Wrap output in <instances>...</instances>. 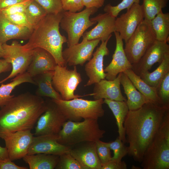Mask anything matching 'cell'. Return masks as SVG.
I'll use <instances>...</instances> for the list:
<instances>
[{
    "instance_id": "obj_39",
    "label": "cell",
    "mask_w": 169,
    "mask_h": 169,
    "mask_svg": "<svg viewBox=\"0 0 169 169\" xmlns=\"http://www.w3.org/2000/svg\"><path fill=\"white\" fill-rule=\"evenodd\" d=\"M95 142L97 153L102 165L111 160V150L107 142L102 141L100 140Z\"/></svg>"
},
{
    "instance_id": "obj_38",
    "label": "cell",
    "mask_w": 169,
    "mask_h": 169,
    "mask_svg": "<svg viewBox=\"0 0 169 169\" xmlns=\"http://www.w3.org/2000/svg\"><path fill=\"white\" fill-rule=\"evenodd\" d=\"M40 4L47 14H57L63 12L61 0H33Z\"/></svg>"
},
{
    "instance_id": "obj_12",
    "label": "cell",
    "mask_w": 169,
    "mask_h": 169,
    "mask_svg": "<svg viewBox=\"0 0 169 169\" xmlns=\"http://www.w3.org/2000/svg\"><path fill=\"white\" fill-rule=\"evenodd\" d=\"M33 134L31 130H23L14 132L0 134V138L4 141L9 159L12 161L23 158L28 154L32 141Z\"/></svg>"
},
{
    "instance_id": "obj_41",
    "label": "cell",
    "mask_w": 169,
    "mask_h": 169,
    "mask_svg": "<svg viewBox=\"0 0 169 169\" xmlns=\"http://www.w3.org/2000/svg\"><path fill=\"white\" fill-rule=\"evenodd\" d=\"M32 1V0H25L18 3L1 10L0 12L4 15L24 12L27 8Z\"/></svg>"
},
{
    "instance_id": "obj_16",
    "label": "cell",
    "mask_w": 169,
    "mask_h": 169,
    "mask_svg": "<svg viewBox=\"0 0 169 169\" xmlns=\"http://www.w3.org/2000/svg\"><path fill=\"white\" fill-rule=\"evenodd\" d=\"M110 38L101 41L100 45L93 54V57L85 65L84 70L89 79L85 87L95 84L105 79L106 74L103 68V60L104 57L109 54L107 45Z\"/></svg>"
},
{
    "instance_id": "obj_17",
    "label": "cell",
    "mask_w": 169,
    "mask_h": 169,
    "mask_svg": "<svg viewBox=\"0 0 169 169\" xmlns=\"http://www.w3.org/2000/svg\"><path fill=\"white\" fill-rule=\"evenodd\" d=\"M57 135L33 136L28 154L43 153L60 156L69 152L70 147L58 142Z\"/></svg>"
},
{
    "instance_id": "obj_36",
    "label": "cell",
    "mask_w": 169,
    "mask_h": 169,
    "mask_svg": "<svg viewBox=\"0 0 169 169\" xmlns=\"http://www.w3.org/2000/svg\"><path fill=\"white\" fill-rule=\"evenodd\" d=\"M111 150L113 151L114 155L111 160L121 161L122 158L127 154V147L118 136L114 141L107 142Z\"/></svg>"
},
{
    "instance_id": "obj_5",
    "label": "cell",
    "mask_w": 169,
    "mask_h": 169,
    "mask_svg": "<svg viewBox=\"0 0 169 169\" xmlns=\"http://www.w3.org/2000/svg\"><path fill=\"white\" fill-rule=\"evenodd\" d=\"M105 131L100 129L98 119H85L76 122L67 120L58 134L57 141L71 147L84 142H95L104 137Z\"/></svg>"
},
{
    "instance_id": "obj_28",
    "label": "cell",
    "mask_w": 169,
    "mask_h": 169,
    "mask_svg": "<svg viewBox=\"0 0 169 169\" xmlns=\"http://www.w3.org/2000/svg\"><path fill=\"white\" fill-rule=\"evenodd\" d=\"M59 156L38 153L27 154L23 158L30 169H55L59 160Z\"/></svg>"
},
{
    "instance_id": "obj_9",
    "label": "cell",
    "mask_w": 169,
    "mask_h": 169,
    "mask_svg": "<svg viewBox=\"0 0 169 169\" xmlns=\"http://www.w3.org/2000/svg\"><path fill=\"white\" fill-rule=\"evenodd\" d=\"M82 81L81 74L77 70L76 66L73 69H69L66 66L57 65L54 70L52 78L53 86L61 95L62 99L69 100L77 98L87 95H92V94L83 96L74 94L79 85Z\"/></svg>"
},
{
    "instance_id": "obj_25",
    "label": "cell",
    "mask_w": 169,
    "mask_h": 169,
    "mask_svg": "<svg viewBox=\"0 0 169 169\" xmlns=\"http://www.w3.org/2000/svg\"><path fill=\"white\" fill-rule=\"evenodd\" d=\"M54 71L46 72L33 77L38 88L35 94L54 100H62L60 94L54 88L52 83Z\"/></svg>"
},
{
    "instance_id": "obj_26",
    "label": "cell",
    "mask_w": 169,
    "mask_h": 169,
    "mask_svg": "<svg viewBox=\"0 0 169 169\" xmlns=\"http://www.w3.org/2000/svg\"><path fill=\"white\" fill-rule=\"evenodd\" d=\"M126 101H119L105 99L104 103L108 105L113 113L116 120L118 129L119 137L123 143H126L124 127V122L129 109Z\"/></svg>"
},
{
    "instance_id": "obj_44",
    "label": "cell",
    "mask_w": 169,
    "mask_h": 169,
    "mask_svg": "<svg viewBox=\"0 0 169 169\" xmlns=\"http://www.w3.org/2000/svg\"><path fill=\"white\" fill-rule=\"evenodd\" d=\"M9 158L0 161V169H27L25 167L18 166Z\"/></svg>"
},
{
    "instance_id": "obj_4",
    "label": "cell",
    "mask_w": 169,
    "mask_h": 169,
    "mask_svg": "<svg viewBox=\"0 0 169 169\" xmlns=\"http://www.w3.org/2000/svg\"><path fill=\"white\" fill-rule=\"evenodd\" d=\"M141 163L143 169H169V111L146 149Z\"/></svg>"
},
{
    "instance_id": "obj_31",
    "label": "cell",
    "mask_w": 169,
    "mask_h": 169,
    "mask_svg": "<svg viewBox=\"0 0 169 169\" xmlns=\"http://www.w3.org/2000/svg\"><path fill=\"white\" fill-rule=\"evenodd\" d=\"M150 22L156 40L167 42L169 35V13H164L162 11Z\"/></svg>"
},
{
    "instance_id": "obj_47",
    "label": "cell",
    "mask_w": 169,
    "mask_h": 169,
    "mask_svg": "<svg viewBox=\"0 0 169 169\" xmlns=\"http://www.w3.org/2000/svg\"><path fill=\"white\" fill-rule=\"evenodd\" d=\"M11 64L3 59L0 62V74L12 70Z\"/></svg>"
},
{
    "instance_id": "obj_40",
    "label": "cell",
    "mask_w": 169,
    "mask_h": 169,
    "mask_svg": "<svg viewBox=\"0 0 169 169\" xmlns=\"http://www.w3.org/2000/svg\"><path fill=\"white\" fill-rule=\"evenodd\" d=\"M4 15L9 21L16 25L27 27L32 31L34 28L29 22L24 12Z\"/></svg>"
},
{
    "instance_id": "obj_6",
    "label": "cell",
    "mask_w": 169,
    "mask_h": 169,
    "mask_svg": "<svg viewBox=\"0 0 169 169\" xmlns=\"http://www.w3.org/2000/svg\"><path fill=\"white\" fill-rule=\"evenodd\" d=\"M51 100L67 120L78 122L82 119L98 120L104 115L103 99L92 100L77 98L69 100Z\"/></svg>"
},
{
    "instance_id": "obj_18",
    "label": "cell",
    "mask_w": 169,
    "mask_h": 169,
    "mask_svg": "<svg viewBox=\"0 0 169 169\" xmlns=\"http://www.w3.org/2000/svg\"><path fill=\"white\" fill-rule=\"evenodd\" d=\"M69 153L86 169H101L95 142H84L71 146Z\"/></svg>"
},
{
    "instance_id": "obj_24",
    "label": "cell",
    "mask_w": 169,
    "mask_h": 169,
    "mask_svg": "<svg viewBox=\"0 0 169 169\" xmlns=\"http://www.w3.org/2000/svg\"><path fill=\"white\" fill-rule=\"evenodd\" d=\"M120 83L127 97L126 102L129 110H136L145 104L149 102L146 98L136 89L124 72L121 73Z\"/></svg>"
},
{
    "instance_id": "obj_29",
    "label": "cell",
    "mask_w": 169,
    "mask_h": 169,
    "mask_svg": "<svg viewBox=\"0 0 169 169\" xmlns=\"http://www.w3.org/2000/svg\"><path fill=\"white\" fill-rule=\"evenodd\" d=\"M26 83L36 85L33 78L27 71L15 76L9 83H2L0 86V107L4 105L14 96L11 94L16 87Z\"/></svg>"
},
{
    "instance_id": "obj_30",
    "label": "cell",
    "mask_w": 169,
    "mask_h": 169,
    "mask_svg": "<svg viewBox=\"0 0 169 169\" xmlns=\"http://www.w3.org/2000/svg\"><path fill=\"white\" fill-rule=\"evenodd\" d=\"M168 72H169V53L165 55L159 66L153 71L144 72L139 76L148 85L156 88Z\"/></svg>"
},
{
    "instance_id": "obj_19",
    "label": "cell",
    "mask_w": 169,
    "mask_h": 169,
    "mask_svg": "<svg viewBox=\"0 0 169 169\" xmlns=\"http://www.w3.org/2000/svg\"><path fill=\"white\" fill-rule=\"evenodd\" d=\"M116 39V47L112 59L109 64L104 69L106 73L105 79L112 80L120 73L131 69V64L125 53L123 39L117 32H114Z\"/></svg>"
},
{
    "instance_id": "obj_27",
    "label": "cell",
    "mask_w": 169,
    "mask_h": 169,
    "mask_svg": "<svg viewBox=\"0 0 169 169\" xmlns=\"http://www.w3.org/2000/svg\"><path fill=\"white\" fill-rule=\"evenodd\" d=\"M123 72L126 74L136 89L146 98L149 102L162 106L157 95L156 88L148 85L136 74L132 69H127Z\"/></svg>"
},
{
    "instance_id": "obj_15",
    "label": "cell",
    "mask_w": 169,
    "mask_h": 169,
    "mask_svg": "<svg viewBox=\"0 0 169 169\" xmlns=\"http://www.w3.org/2000/svg\"><path fill=\"white\" fill-rule=\"evenodd\" d=\"M169 53V45L166 41L156 40L147 49L136 63L132 64V69L137 75L149 71L155 63H160Z\"/></svg>"
},
{
    "instance_id": "obj_21",
    "label": "cell",
    "mask_w": 169,
    "mask_h": 169,
    "mask_svg": "<svg viewBox=\"0 0 169 169\" xmlns=\"http://www.w3.org/2000/svg\"><path fill=\"white\" fill-rule=\"evenodd\" d=\"M121 74L119 73L114 79L108 80L105 79L95 84L92 93L94 100L104 99L126 101V99L122 95L120 90Z\"/></svg>"
},
{
    "instance_id": "obj_23",
    "label": "cell",
    "mask_w": 169,
    "mask_h": 169,
    "mask_svg": "<svg viewBox=\"0 0 169 169\" xmlns=\"http://www.w3.org/2000/svg\"><path fill=\"white\" fill-rule=\"evenodd\" d=\"M33 31L27 27L16 25L0 12V43L2 45L12 39L27 40Z\"/></svg>"
},
{
    "instance_id": "obj_45",
    "label": "cell",
    "mask_w": 169,
    "mask_h": 169,
    "mask_svg": "<svg viewBox=\"0 0 169 169\" xmlns=\"http://www.w3.org/2000/svg\"><path fill=\"white\" fill-rule=\"evenodd\" d=\"M105 0H82V4L86 8H95L98 9L104 5Z\"/></svg>"
},
{
    "instance_id": "obj_42",
    "label": "cell",
    "mask_w": 169,
    "mask_h": 169,
    "mask_svg": "<svg viewBox=\"0 0 169 169\" xmlns=\"http://www.w3.org/2000/svg\"><path fill=\"white\" fill-rule=\"evenodd\" d=\"M64 11L77 12L81 11L84 6L82 0H61Z\"/></svg>"
},
{
    "instance_id": "obj_10",
    "label": "cell",
    "mask_w": 169,
    "mask_h": 169,
    "mask_svg": "<svg viewBox=\"0 0 169 169\" xmlns=\"http://www.w3.org/2000/svg\"><path fill=\"white\" fill-rule=\"evenodd\" d=\"M2 47L3 49L2 58L11 64L12 69L9 74L0 81V84L26 72L33 53V49H24L22 45L16 41H13L10 45L4 44Z\"/></svg>"
},
{
    "instance_id": "obj_22",
    "label": "cell",
    "mask_w": 169,
    "mask_h": 169,
    "mask_svg": "<svg viewBox=\"0 0 169 169\" xmlns=\"http://www.w3.org/2000/svg\"><path fill=\"white\" fill-rule=\"evenodd\" d=\"M57 65L53 56L40 48L33 49V57L27 72L33 78L43 73L54 71Z\"/></svg>"
},
{
    "instance_id": "obj_13",
    "label": "cell",
    "mask_w": 169,
    "mask_h": 169,
    "mask_svg": "<svg viewBox=\"0 0 169 169\" xmlns=\"http://www.w3.org/2000/svg\"><path fill=\"white\" fill-rule=\"evenodd\" d=\"M144 19L141 5L135 3L126 12L115 18V31L118 32L125 43Z\"/></svg>"
},
{
    "instance_id": "obj_49",
    "label": "cell",
    "mask_w": 169,
    "mask_h": 169,
    "mask_svg": "<svg viewBox=\"0 0 169 169\" xmlns=\"http://www.w3.org/2000/svg\"><path fill=\"white\" fill-rule=\"evenodd\" d=\"M3 53V49L2 47V45L0 43V62L1 60V58L2 57Z\"/></svg>"
},
{
    "instance_id": "obj_3",
    "label": "cell",
    "mask_w": 169,
    "mask_h": 169,
    "mask_svg": "<svg viewBox=\"0 0 169 169\" xmlns=\"http://www.w3.org/2000/svg\"><path fill=\"white\" fill-rule=\"evenodd\" d=\"M63 12L46 14L34 27L28 41L22 47L25 50L44 49L53 56L57 65L64 66H66L62 56L63 46L67 39L59 30Z\"/></svg>"
},
{
    "instance_id": "obj_20",
    "label": "cell",
    "mask_w": 169,
    "mask_h": 169,
    "mask_svg": "<svg viewBox=\"0 0 169 169\" xmlns=\"http://www.w3.org/2000/svg\"><path fill=\"white\" fill-rule=\"evenodd\" d=\"M115 18L105 13H100L90 20L97 23L96 26L90 30L84 32L82 40H90L99 39L101 41L111 38V33L115 32Z\"/></svg>"
},
{
    "instance_id": "obj_7",
    "label": "cell",
    "mask_w": 169,
    "mask_h": 169,
    "mask_svg": "<svg viewBox=\"0 0 169 169\" xmlns=\"http://www.w3.org/2000/svg\"><path fill=\"white\" fill-rule=\"evenodd\" d=\"M98 9L95 8H85L79 12H63L60 24L62 29L67 34L68 47L78 44L85 31L97 23L91 21L90 17Z\"/></svg>"
},
{
    "instance_id": "obj_8",
    "label": "cell",
    "mask_w": 169,
    "mask_h": 169,
    "mask_svg": "<svg viewBox=\"0 0 169 169\" xmlns=\"http://www.w3.org/2000/svg\"><path fill=\"white\" fill-rule=\"evenodd\" d=\"M156 40L150 21L144 19L125 43L124 51L130 63H137Z\"/></svg>"
},
{
    "instance_id": "obj_35",
    "label": "cell",
    "mask_w": 169,
    "mask_h": 169,
    "mask_svg": "<svg viewBox=\"0 0 169 169\" xmlns=\"http://www.w3.org/2000/svg\"><path fill=\"white\" fill-rule=\"evenodd\" d=\"M156 90L162 106L169 108V72L160 82Z\"/></svg>"
},
{
    "instance_id": "obj_1",
    "label": "cell",
    "mask_w": 169,
    "mask_h": 169,
    "mask_svg": "<svg viewBox=\"0 0 169 169\" xmlns=\"http://www.w3.org/2000/svg\"><path fill=\"white\" fill-rule=\"evenodd\" d=\"M169 108L147 102L129 110L123 124L128 144L127 154L141 163L147 147L160 127Z\"/></svg>"
},
{
    "instance_id": "obj_46",
    "label": "cell",
    "mask_w": 169,
    "mask_h": 169,
    "mask_svg": "<svg viewBox=\"0 0 169 169\" xmlns=\"http://www.w3.org/2000/svg\"><path fill=\"white\" fill-rule=\"evenodd\" d=\"M25 0H0V10Z\"/></svg>"
},
{
    "instance_id": "obj_34",
    "label": "cell",
    "mask_w": 169,
    "mask_h": 169,
    "mask_svg": "<svg viewBox=\"0 0 169 169\" xmlns=\"http://www.w3.org/2000/svg\"><path fill=\"white\" fill-rule=\"evenodd\" d=\"M56 169H86L70 154L69 152L59 156Z\"/></svg>"
},
{
    "instance_id": "obj_32",
    "label": "cell",
    "mask_w": 169,
    "mask_h": 169,
    "mask_svg": "<svg viewBox=\"0 0 169 169\" xmlns=\"http://www.w3.org/2000/svg\"><path fill=\"white\" fill-rule=\"evenodd\" d=\"M168 0H143L141 5L144 19L150 21L166 6Z\"/></svg>"
},
{
    "instance_id": "obj_43",
    "label": "cell",
    "mask_w": 169,
    "mask_h": 169,
    "mask_svg": "<svg viewBox=\"0 0 169 169\" xmlns=\"http://www.w3.org/2000/svg\"><path fill=\"white\" fill-rule=\"evenodd\" d=\"M126 164L124 161L111 160L102 165L101 169H126Z\"/></svg>"
},
{
    "instance_id": "obj_37",
    "label": "cell",
    "mask_w": 169,
    "mask_h": 169,
    "mask_svg": "<svg viewBox=\"0 0 169 169\" xmlns=\"http://www.w3.org/2000/svg\"><path fill=\"white\" fill-rule=\"evenodd\" d=\"M140 0H122L117 5L112 6L110 3L106 5L104 8L105 13L111 16L116 17L122 10L129 9L135 3H139Z\"/></svg>"
},
{
    "instance_id": "obj_2",
    "label": "cell",
    "mask_w": 169,
    "mask_h": 169,
    "mask_svg": "<svg viewBox=\"0 0 169 169\" xmlns=\"http://www.w3.org/2000/svg\"><path fill=\"white\" fill-rule=\"evenodd\" d=\"M47 108L43 97L29 92L14 95L0 109V134L31 130Z\"/></svg>"
},
{
    "instance_id": "obj_33",
    "label": "cell",
    "mask_w": 169,
    "mask_h": 169,
    "mask_svg": "<svg viewBox=\"0 0 169 169\" xmlns=\"http://www.w3.org/2000/svg\"><path fill=\"white\" fill-rule=\"evenodd\" d=\"M24 13L29 22L34 28L47 14L44 8L33 0L27 7Z\"/></svg>"
},
{
    "instance_id": "obj_14",
    "label": "cell",
    "mask_w": 169,
    "mask_h": 169,
    "mask_svg": "<svg viewBox=\"0 0 169 169\" xmlns=\"http://www.w3.org/2000/svg\"><path fill=\"white\" fill-rule=\"evenodd\" d=\"M100 41L99 39L82 40L80 43L64 49L62 54L66 65L83 66L90 59L95 49Z\"/></svg>"
},
{
    "instance_id": "obj_48",
    "label": "cell",
    "mask_w": 169,
    "mask_h": 169,
    "mask_svg": "<svg viewBox=\"0 0 169 169\" xmlns=\"http://www.w3.org/2000/svg\"><path fill=\"white\" fill-rule=\"evenodd\" d=\"M8 158V154L7 148L0 146V161Z\"/></svg>"
},
{
    "instance_id": "obj_11",
    "label": "cell",
    "mask_w": 169,
    "mask_h": 169,
    "mask_svg": "<svg viewBox=\"0 0 169 169\" xmlns=\"http://www.w3.org/2000/svg\"><path fill=\"white\" fill-rule=\"evenodd\" d=\"M47 102L46 109L37 121L35 136L57 135L67 120L51 99Z\"/></svg>"
}]
</instances>
